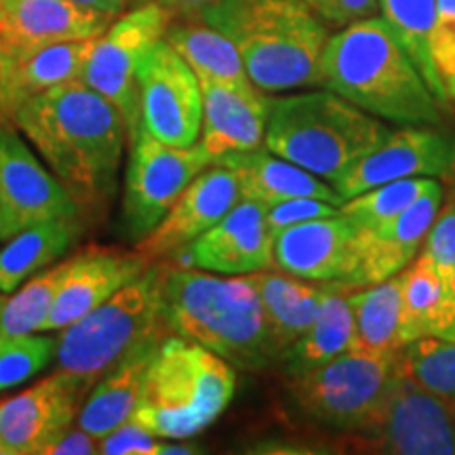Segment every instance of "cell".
<instances>
[{
	"label": "cell",
	"instance_id": "22",
	"mask_svg": "<svg viewBox=\"0 0 455 455\" xmlns=\"http://www.w3.org/2000/svg\"><path fill=\"white\" fill-rule=\"evenodd\" d=\"M203 93L201 146L215 158L264 146L268 98L258 87L198 81Z\"/></svg>",
	"mask_w": 455,
	"mask_h": 455
},
{
	"label": "cell",
	"instance_id": "41",
	"mask_svg": "<svg viewBox=\"0 0 455 455\" xmlns=\"http://www.w3.org/2000/svg\"><path fill=\"white\" fill-rule=\"evenodd\" d=\"M301 3L308 4L325 24L341 28L373 17L379 11L378 0H301Z\"/></svg>",
	"mask_w": 455,
	"mask_h": 455
},
{
	"label": "cell",
	"instance_id": "27",
	"mask_svg": "<svg viewBox=\"0 0 455 455\" xmlns=\"http://www.w3.org/2000/svg\"><path fill=\"white\" fill-rule=\"evenodd\" d=\"M350 291L352 287L348 284L331 281L315 323L281 356L287 378L312 371L352 350L355 315L350 306Z\"/></svg>",
	"mask_w": 455,
	"mask_h": 455
},
{
	"label": "cell",
	"instance_id": "38",
	"mask_svg": "<svg viewBox=\"0 0 455 455\" xmlns=\"http://www.w3.org/2000/svg\"><path fill=\"white\" fill-rule=\"evenodd\" d=\"M422 253L428 258L439 275L453 287L455 278V198L436 213L428 235L424 238Z\"/></svg>",
	"mask_w": 455,
	"mask_h": 455
},
{
	"label": "cell",
	"instance_id": "3",
	"mask_svg": "<svg viewBox=\"0 0 455 455\" xmlns=\"http://www.w3.org/2000/svg\"><path fill=\"white\" fill-rule=\"evenodd\" d=\"M161 291L169 333L196 341L244 371L278 363L259 295L247 276L161 264Z\"/></svg>",
	"mask_w": 455,
	"mask_h": 455
},
{
	"label": "cell",
	"instance_id": "6",
	"mask_svg": "<svg viewBox=\"0 0 455 455\" xmlns=\"http://www.w3.org/2000/svg\"><path fill=\"white\" fill-rule=\"evenodd\" d=\"M235 388L230 363L196 341L169 333L146 369L131 419L158 439H188L224 413Z\"/></svg>",
	"mask_w": 455,
	"mask_h": 455
},
{
	"label": "cell",
	"instance_id": "37",
	"mask_svg": "<svg viewBox=\"0 0 455 455\" xmlns=\"http://www.w3.org/2000/svg\"><path fill=\"white\" fill-rule=\"evenodd\" d=\"M430 53L445 104L455 108V0L436 3Z\"/></svg>",
	"mask_w": 455,
	"mask_h": 455
},
{
	"label": "cell",
	"instance_id": "5",
	"mask_svg": "<svg viewBox=\"0 0 455 455\" xmlns=\"http://www.w3.org/2000/svg\"><path fill=\"white\" fill-rule=\"evenodd\" d=\"M392 131L333 91L268 98L264 148L335 184Z\"/></svg>",
	"mask_w": 455,
	"mask_h": 455
},
{
	"label": "cell",
	"instance_id": "35",
	"mask_svg": "<svg viewBox=\"0 0 455 455\" xmlns=\"http://www.w3.org/2000/svg\"><path fill=\"white\" fill-rule=\"evenodd\" d=\"M436 184L439 181L430 178L395 180L348 198V201L341 204L339 212L356 228L375 226L379 221H386L405 212Z\"/></svg>",
	"mask_w": 455,
	"mask_h": 455
},
{
	"label": "cell",
	"instance_id": "45",
	"mask_svg": "<svg viewBox=\"0 0 455 455\" xmlns=\"http://www.w3.org/2000/svg\"><path fill=\"white\" fill-rule=\"evenodd\" d=\"M146 3H150V0H127L129 9L131 7H140V4H146Z\"/></svg>",
	"mask_w": 455,
	"mask_h": 455
},
{
	"label": "cell",
	"instance_id": "32",
	"mask_svg": "<svg viewBox=\"0 0 455 455\" xmlns=\"http://www.w3.org/2000/svg\"><path fill=\"white\" fill-rule=\"evenodd\" d=\"M436 3L439 0H378L379 13H382L386 26L390 28L401 47L407 51L413 64L418 66L419 74L435 93V98L439 100V104H445L430 53Z\"/></svg>",
	"mask_w": 455,
	"mask_h": 455
},
{
	"label": "cell",
	"instance_id": "28",
	"mask_svg": "<svg viewBox=\"0 0 455 455\" xmlns=\"http://www.w3.org/2000/svg\"><path fill=\"white\" fill-rule=\"evenodd\" d=\"M403 341L447 338L455 318L453 287L422 253L401 272Z\"/></svg>",
	"mask_w": 455,
	"mask_h": 455
},
{
	"label": "cell",
	"instance_id": "9",
	"mask_svg": "<svg viewBox=\"0 0 455 455\" xmlns=\"http://www.w3.org/2000/svg\"><path fill=\"white\" fill-rule=\"evenodd\" d=\"M171 17L156 0L118 15L93 41L81 81L121 112L129 146L140 129L138 70L146 55L167 34Z\"/></svg>",
	"mask_w": 455,
	"mask_h": 455
},
{
	"label": "cell",
	"instance_id": "18",
	"mask_svg": "<svg viewBox=\"0 0 455 455\" xmlns=\"http://www.w3.org/2000/svg\"><path fill=\"white\" fill-rule=\"evenodd\" d=\"M441 198L443 190L436 184L395 218L375 226L356 228L355 268L344 284L358 289L401 275L422 249L432 221L439 213Z\"/></svg>",
	"mask_w": 455,
	"mask_h": 455
},
{
	"label": "cell",
	"instance_id": "44",
	"mask_svg": "<svg viewBox=\"0 0 455 455\" xmlns=\"http://www.w3.org/2000/svg\"><path fill=\"white\" fill-rule=\"evenodd\" d=\"M72 3L81 4L84 9L95 11V13L112 17V20H116L118 15H123L124 11L129 9L127 0H72Z\"/></svg>",
	"mask_w": 455,
	"mask_h": 455
},
{
	"label": "cell",
	"instance_id": "34",
	"mask_svg": "<svg viewBox=\"0 0 455 455\" xmlns=\"http://www.w3.org/2000/svg\"><path fill=\"white\" fill-rule=\"evenodd\" d=\"M398 369L419 388L455 403V339L409 341L398 352Z\"/></svg>",
	"mask_w": 455,
	"mask_h": 455
},
{
	"label": "cell",
	"instance_id": "11",
	"mask_svg": "<svg viewBox=\"0 0 455 455\" xmlns=\"http://www.w3.org/2000/svg\"><path fill=\"white\" fill-rule=\"evenodd\" d=\"M352 445L373 453L455 455V403L398 375L388 398Z\"/></svg>",
	"mask_w": 455,
	"mask_h": 455
},
{
	"label": "cell",
	"instance_id": "26",
	"mask_svg": "<svg viewBox=\"0 0 455 455\" xmlns=\"http://www.w3.org/2000/svg\"><path fill=\"white\" fill-rule=\"evenodd\" d=\"M247 278L259 295L272 344L281 361L284 350L315 323L331 281H306L289 272L270 268L251 272Z\"/></svg>",
	"mask_w": 455,
	"mask_h": 455
},
{
	"label": "cell",
	"instance_id": "40",
	"mask_svg": "<svg viewBox=\"0 0 455 455\" xmlns=\"http://www.w3.org/2000/svg\"><path fill=\"white\" fill-rule=\"evenodd\" d=\"M339 204L321 201V198H289V201L276 203L266 209V221H268L272 235L284 228L304 224V221L329 218V215H338Z\"/></svg>",
	"mask_w": 455,
	"mask_h": 455
},
{
	"label": "cell",
	"instance_id": "21",
	"mask_svg": "<svg viewBox=\"0 0 455 455\" xmlns=\"http://www.w3.org/2000/svg\"><path fill=\"white\" fill-rule=\"evenodd\" d=\"M112 21L72 0H0V55L98 38Z\"/></svg>",
	"mask_w": 455,
	"mask_h": 455
},
{
	"label": "cell",
	"instance_id": "8",
	"mask_svg": "<svg viewBox=\"0 0 455 455\" xmlns=\"http://www.w3.org/2000/svg\"><path fill=\"white\" fill-rule=\"evenodd\" d=\"M398 375V355L348 350L289 378V395L301 418L318 428L358 435L379 413Z\"/></svg>",
	"mask_w": 455,
	"mask_h": 455
},
{
	"label": "cell",
	"instance_id": "16",
	"mask_svg": "<svg viewBox=\"0 0 455 455\" xmlns=\"http://www.w3.org/2000/svg\"><path fill=\"white\" fill-rule=\"evenodd\" d=\"M455 163V141L432 129L413 127L392 131L378 148H373L350 171L335 181L333 188L344 198L361 195L375 186L407 178H441Z\"/></svg>",
	"mask_w": 455,
	"mask_h": 455
},
{
	"label": "cell",
	"instance_id": "14",
	"mask_svg": "<svg viewBox=\"0 0 455 455\" xmlns=\"http://www.w3.org/2000/svg\"><path fill=\"white\" fill-rule=\"evenodd\" d=\"M87 386L53 371L0 401V455H38L51 436L76 422Z\"/></svg>",
	"mask_w": 455,
	"mask_h": 455
},
{
	"label": "cell",
	"instance_id": "4",
	"mask_svg": "<svg viewBox=\"0 0 455 455\" xmlns=\"http://www.w3.org/2000/svg\"><path fill=\"white\" fill-rule=\"evenodd\" d=\"M203 21L230 38L264 93L321 84L329 32L301 0H218Z\"/></svg>",
	"mask_w": 455,
	"mask_h": 455
},
{
	"label": "cell",
	"instance_id": "29",
	"mask_svg": "<svg viewBox=\"0 0 455 455\" xmlns=\"http://www.w3.org/2000/svg\"><path fill=\"white\" fill-rule=\"evenodd\" d=\"M83 230V215H64L38 221L11 236L0 249V291L13 293L28 276L60 259Z\"/></svg>",
	"mask_w": 455,
	"mask_h": 455
},
{
	"label": "cell",
	"instance_id": "36",
	"mask_svg": "<svg viewBox=\"0 0 455 455\" xmlns=\"http://www.w3.org/2000/svg\"><path fill=\"white\" fill-rule=\"evenodd\" d=\"M57 339L43 335H0V392L41 373L53 361Z\"/></svg>",
	"mask_w": 455,
	"mask_h": 455
},
{
	"label": "cell",
	"instance_id": "33",
	"mask_svg": "<svg viewBox=\"0 0 455 455\" xmlns=\"http://www.w3.org/2000/svg\"><path fill=\"white\" fill-rule=\"evenodd\" d=\"M66 268L68 259L30 278L24 287L15 289V295L4 299L3 310H0V335L41 331L55 306Z\"/></svg>",
	"mask_w": 455,
	"mask_h": 455
},
{
	"label": "cell",
	"instance_id": "2",
	"mask_svg": "<svg viewBox=\"0 0 455 455\" xmlns=\"http://www.w3.org/2000/svg\"><path fill=\"white\" fill-rule=\"evenodd\" d=\"M321 84L386 121L407 127L441 123L439 100L382 17H365L329 36Z\"/></svg>",
	"mask_w": 455,
	"mask_h": 455
},
{
	"label": "cell",
	"instance_id": "24",
	"mask_svg": "<svg viewBox=\"0 0 455 455\" xmlns=\"http://www.w3.org/2000/svg\"><path fill=\"white\" fill-rule=\"evenodd\" d=\"M212 164L232 171L241 198L259 203L264 209L301 196L321 198V201L339 204V207L344 204L339 192L333 186L325 184V180H318L310 171L275 155L268 148L232 152V155L215 158Z\"/></svg>",
	"mask_w": 455,
	"mask_h": 455
},
{
	"label": "cell",
	"instance_id": "39",
	"mask_svg": "<svg viewBox=\"0 0 455 455\" xmlns=\"http://www.w3.org/2000/svg\"><path fill=\"white\" fill-rule=\"evenodd\" d=\"M164 443L150 435L144 426L127 419L100 439L101 455H163Z\"/></svg>",
	"mask_w": 455,
	"mask_h": 455
},
{
	"label": "cell",
	"instance_id": "1",
	"mask_svg": "<svg viewBox=\"0 0 455 455\" xmlns=\"http://www.w3.org/2000/svg\"><path fill=\"white\" fill-rule=\"evenodd\" d=\"M11 123L32 144L81 213H100L116 195L127 129L116 106L83 81L26 101Z\"/></svg>",
	"mask_w": 455,
	"mask_h": 455
},
{
	"label": "cell",
	"instance_id": "13",
	"mask_svg": "<svg viewBox=\"0 0 455 455\" xmlns=\"http://www.w3.org/2000/svg\"><path fill=\"white\" fill-rule=\"evenodd\" d=\"M64 215L83 213L20 129L0 116V241Z\"/></svg>",
	"mask_w": 455,
	"mask_h": 455
},
{
	"label": "cell",
	"instance_id": "25",
	"mask_svg": "<svg viewBox=\"0 0 455 455\" xmlns=\"http://www.w3.org/2000/svg\"><path fill=\"white\" fill-rule=\"evenodd\" d=\"M164 335L169 333L156 331L146 335L100 375L76 415V424L81 428L101 439L116 426L131 419L138 407L146 369Z\"/></svg>",
	"mask_w": 455,
	"mask_h": 455
},
{
	"label": "cell",
	"instance_id": "23",
	"mask_svg": "<svg viewBox=\"0 0 455 455\" xmlns=\"http://www.w3.org/2000/svg\"><path fill=\"white\" fill-rule=\"evenodd\" d=\"M95 38L55 43L0 55V116L11 118L26 101L70 81H81Z\"/></svg>",
	"mask_w": 455,
	"mask_h": 455
},
{
	"label": "cell",
	"instance_id": "7",
	"mask_svg": "<svg viewBox=\"0 0 455 455\" xmlns=\"http://www.w3.org/2000/svg\"><path fill=\"white\" fill-rule=\"evenodd\" d=\"M167 331L163 321L161 261L152 264L133 283L110 299L61 329L57 338L55 371L91 386L112 363L146 335Z\"/></svg>",
	"mask_w": 455,
	"mask_h": 455
},
{
	"label": "cell",
	"instance_id": "17",
	"mask_svg": "<svg viewBox=\"0 0 455 455\" xmlns=\"http://www.w3.org/2000/svg\"><path fill=\"white\" fill-rule=\"evenodd\" d=\"M238 201L241 192L232 171L212 164V169L207 167L192 180L164 218L140 238L135 249L152 264L173 258L218 224Z\"/></svg>",
	"mask_w": 455,
	"mask_h": 455
},
{
	"label": "cell",
	"instance_id": "20",
	"mask_svg": "<svg viewBox=\"0 0 455 455\" xmlns=\"http://www.w3.org/2000/svg\"><path fill=\"white\" fill-rule=\"evenodd\" d=\"M356 226L344 213L275 232L272 258L278 270L306 281L344 283L355 268Z\"/></svg>",
	"mask_w": 455,
	"mask_h": 455
},
{
	"label": "cell",
	"instance_id": "12",
	"mask_svg": "<svg viewBox=\"0 0 455 455\" xmlns=\"http://www.w3.org/2000/svg\"><path fill=\"white\" fill-rule=\"evenodd\" d=\"M138 87L140 124L148 133L169 146L198 144L203 127L201 83L164 38L141 61Z\"/></svg>",
	"mask_w": 455,
	"mask_h": 455
},
{
	"label": "cell",
	"instance_id": "46",
	"mask_svg": "<svg viewBox=\"0 0 455 455\" xmlns=\"http://www.w3.org/2000/svg\"><path fill=\"white\" fill-rule=\"evenodd\" d=\"M453 293H455V278H453ZM445 339H455V318H453V325H451V331H449V335Z\"/></svg>",
	"mask_w": 455,
	"mask_h": 455
},
{
	"label": "cell",
	"instance_id": "10",
	"mask_svg": "<svg viewBox=\"0 0 455 455\" xmlns=\"http://www.w3.org/2000/svg\"><path fill=\"white\" fill-rule=\"evenodd\" d=\"M207 167H212V156L201 144H163L140 124L131 144L123 192V220L129 235L138 241L146 236Z\"/></svg>",
	"mask_w": 455,
	"mask_h": 455
},
{
	"label": "cell",
	"instance_id": "42",
	"mask_svg": "<svg viewBox=\"0 0 455 455\" xmlns=\"http://www.w3.org/2000/svg\"><path fill=\"white\" fill-rule=\"evenodd\" d=\"M100 453V439L81 428L76 422L60 430L44 443L38 455H95Z\"/></svg>",
	"mask_w": 455,
	"mask_h": 455
},
{
	"label": "cell",
	"instance_id": "43",
	"mask_svg": "<svg viewBox=\"0 0 455 455\" xmlns=\"http://www.w3.org/2000/svg\"><path fill=\"white\" fill-rule=\"evenodd\" d=\"M173 20H203L218 0H156Z\"/></svg>",
	"mask_w": 455,
	"mask_h": 455
},
{
	"label": "cell",
	"instance_id": "15",
	"mask_svg": "<svg viewBox=\"0 0 455 455\" xmlns=\"http://www.w3.org/2000/svg\"><path fill=\"white\" fill-rule=\"evenodd\" d=\"M272 235L266 209L241 198L213 228L173 255L180 266L224 276H247L272 268Z\"/></svg>",
	"mask_w": 455,
	"mask_h": 455
},
{
	"label": "cell",
	"instance_id": "19",
	"mask_svg": "<svg viewBox=\"0 0 455 455\" xmlns=\"http://www.w3.org/2000/svg\"><path fill=\"white\" fill-rule=\"evenodd\" d=\"M138 249L87 247L68 258L55 306L41 331H61L150 268Z\"/></svg>",
	"mask_w": 455,
	"mask_h": 455
},
{
	"label": "cell",
	"instance_id": "30",
	"mask_svg": "<svg viewBox=\"0 0 455 455\" xmlns=\"http://www.w3.org/2000/svg\"><path fill=\"white\" fill-rule=\"evenodd\" d=\"M164 41L184 57L198 81L255 87L230 38L203 20H171Z\"/></svg>",
	"mask_w": 455,
	"mask_h": 455
},
{
	"label": "cell",
	"instance_id": "31",
	"mask_svg": "<svg viewBox=\"0 0 455 455\" xmlns=\"http://www.w3.org/2000/svg\"><path fill=\"white\" fill-rule=\"evenodd\" d=\"M355 315L352 350L373 355H398L403 341V293L401 275L350 291Z\"/></svg>",
	"mask_w": 455,
	"mask_h": 455
},
{
	"label": "cell",
	"instance_id": "47",
	"mask_svg": "<svg viewBox=\"0 0 455 455\" xmlns=\"http://www.w3.org/2000/svg\"><path fill=\"white\" fill-rule=\"evenodd\" d=\"M4 299H7V298H4V293L0 291V310H3V304H4Z\"/></svg>",
	"mask_w": 455,
	"mask_h": 455
}]
</instances>
